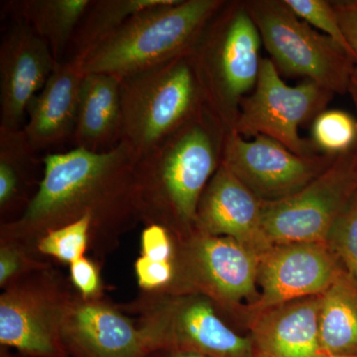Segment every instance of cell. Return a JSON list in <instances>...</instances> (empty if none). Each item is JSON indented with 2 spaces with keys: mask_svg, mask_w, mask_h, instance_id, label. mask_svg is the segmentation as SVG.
<instances>
[{
  "mask_svg": "<svg viewBox=\"0 0 357 357\" xmlns=\"http://www.w3.org/2000/svg\"><path fill=\"white\" fill-rule=\"evenodd\" d=\"M134 162L122 142L103 152L76 147L47 154L36 192L20 217L0 225V238L36 251L37 241L47 231L89 215V249L103 259L140 222L133 198Z\"/></svg>",
  "mask_w": 357,
  "mask_h": 357,
  "instance_id": "6da1fadb",
  "label": "cell"
},
{
  "mask_svg": "<svg viewBox=\"0 0 357 357\" xmlns=\"http://www.w3.org/2000/svg\"><path fill=\"white\" fill-rule=\"evenodd\" d=\"M227 132L206 107L135 160L133 198L140 222L161 225L176 238L194 231L204 189L222 164Z\"/></svg>",
  "mask_w": 357,
  "mask_h": 357,
  "instance_id": "7a4b0ae2",
  "label": "cell"
},
{
  "mask_svg": "<svg viewBox=\"0 0 357 357\" xmlns=\"http://www.w3.org/2000/svg\"><path fill=\"white\" fill-rule=\"evenodd\" d=\"M225 2L167 0L134 14L112 36L75 62L84 75L100 73L121 79L190 55Z\"/></svg>",
  "mask_w": 357,
  "mask_h": 357,
  "instance_id": "3957f363",
  "label": "cell"
},
{
  "mask_svg": "<svg viewBox=\"0 0 357 357\" xmlns=\"http://www.w3.org/2000/svg\"><path fill=\"white\" fill-rule=\"evenodd\" d=\"M262 44L243 2H225L190 54L206 107L227 132L234 130L244 95L257 83Z\"/></svg>",
  "mask_w": 357,
  "mask_h": 357,
  "instance_id": "277c9868",
  "label": "cell"
},
{
  "mask_svg": "<svg viewBox=\"0 0 357 357\" xmlns=\"http://www.w3.org/2000/svg\"><path fill=\"white\" fill-rule=\"evenodd\" d=\"M122 137L135 160L206 109L203 89L190 55L123 77Z\"/></svg>",
  "mask_w": 357,
  "mask_h": 357,
  "instance_id": "5b68a950",
  "label": "cell"
},
{
  "mask_svg": "<svg viewBox=\"0 0 357 357\" xmlns=\"http://www.w3.org/2000/svg\"><path fill=\"white\" fill-rule=\"evenodd\" d=\"M121 309L135 316L149 352L178 349L211 357H255L251 338L230 328L203 295L141 292Z\"/></svg>",
  "mask_w": 357,
  "mask_h": 357,
  "instance_id": "8992f818",
  "label": "cell"
},
{
  "mask_svg": "<svg viewBox=\"0 0 357 357\" xmlns=\"http://www.w3.org/2000/svg\"><path fill=\"white\" fill-rule=\"evenodd\" d=\"M279 73L307 77L331 93H345L354 76L351 54L312 29L282 0L243 2Z\"/></svg>",
  "mask_w": 357,
  "mask_h": 357,
  "instance_id": "52a82bcc",
  "label": "cell"
},
{
  "mask_svg": "<svg viewBox=\"0 0 357 357\" xmlns=\"http://www.w3.org/2000/svg\"><path fill=\"white\" fill-rule=\"evenodd\" d=\"M75 289L53 266L22 277L0 296V344L24 357H68L62 326Z\"/></svg>",
  "mask_w": 357,
  "mask_h": 357,
  "instance_id": "ba28073f",
  "label": "cell"
},
{
  "mask_svg": "<svg viewBox=\"0 0 357 357\" xmlns=\"http://www.w3.org/2000/svg\"><path fill=\"white\" fill-rule=\"evenodd\" d=\"M175 246L173 281L162 293L199 294L227 310L244 300L255 304L259 257L252 251L231 237L195 230L182 238L175 237Z\"/></svg>",
  "mask_w": 357,
  "mask_h": 357,
  "instance_id": "9c48e42d",
  "label": "cell"
},
{
  "mask_svg": "<svg viewBox=\"0 0 357 357\" xmlns=\"http://www.w3.org/2000/svg\"><path fill=\"white\" fill-rule=\"evenodd\" d=\"M357 190V148L338 154L331 166L297 194L262 203V227L272 245L326 243L338 215Z\"/></svg>",
  "mask_w": 357,
  "mask_h": 357,
  "instance_id": "30bf717a",
  "label": "cell"
},
{
  "mask_svg": "<svg viewBox=\"0 0 357 357\" xmlns=\"http://www.w3.org/2000/svg\"><path fill=\"white\" fill-rule=\"evenodd\" d=\"M333 93L307 79L288 86L270 59H263L255 91L244 98L234 130L243 137L267 136L301 156L318 154L314 142L301 137L299 128L321 114Z\"/></svg>",
  "mask_w": 357,
  "mask_h": 357,
  "instance_id": "8fae6325",
  "label": "cell"
},
{
  "mask_svg": "<svg viewBox=\"0 0 357 357\" xmlns=\"http://www.w3.org/2000/svg\"><path fill=\"white\" fill-rule=\"evenodd\" d=\"M335 157L326 153L301 156L267 136L248 140L229 131L223 141L222 164L262 203H271L304 189Z\"/></svg>",
  "mask_w": 357,
  "mask_h": 357,
  "instance_id": "7c38bea8",
  "label": "cell"
},
{
  "mask_svg": "<svg viewBox=\"0 0 357 357\" xmlns=\"http://www.w3.org/2000/svg\"><path fill=\"white\" fill-rule=\"evenodd\" d=\"M342 266L326 243L275 244L259 258L257 312L289 301L321 295Z\"/></svg>",
  "mask_w": 357,
  "mask_h": 357,
  "instance_id": "4fadbf2b",
  "label": "cell"
},
{
  "mask_svg": "<svg viewBox=\"0 0 357 357\" xmlns=\"http://www.w3.org/2000/svg\"><path fill=\"white\" fill-rule=\"evenodd\" d=\"M59 62L29 25L13 20L0 43V128L21 129L30 100Z\"/></svg>",
  "mask_w": 357,
  "mask_h": 357,
  "instance_id": "5bb4252c",
  "label": "cell"
},
{
  "mask_svg": "<svg viewBox=\"0 0 357 357\" xmlns=\"http://www.w3.org/2000/svg\"><path fill=\"white\" fill-rule=\"evenodd\" d=\"M62 344L68 357H145L142 333L119 307L75 292L66 312Z\"/></svg>",
  "mask_w": 357,
  "mask_h": 357,
  "instance_id": "9a60e30c",
  "label": "cell"
},
{
  "mask_svg": "<svg viewBox=\"0 0 357 357\" xmlns=\"http://www.w3.org/2000/svg\"><path fill=\"white\" fill-rule=\"evenodd\" d=\"M261 211L262 202L220 164L199 201L194 230L231 237L260 258L273 246L263 230Z\"/></svg>",
  "mask_w": 357,
  "mask_h": 357,
  "instance_id": "2e32d148",
  "label": "cell"
},
{
  "mask_svg": "<svg viewBox=\"0 0 357 357\" xmlns=\"http://www.w3.org/2000/svg\"><path fill=\"white\" fill-rule=\"evenodd\" d=\"M321 295L255 312L250 324L255 357H328L319 337Z\"/></svg>",
  "mask_w": 357,
  "mask_h": 357,
  "instance_id": "e0dca14e",
  "label": "cell"
},
{
  "mask_svg": "<svg viewBox=\"0 0 357 357\" xmlns=\"http://www.w3.org/2000/svg\"><path fill=\"white\" fill-rule=\"evenodd\" d=\"M84 76L77 62L58 63L43 89L30 100L23 130L35 151L74 138Z\"/></svg>",
  "mask_w": 357,
  "mask_h": 357,
  "instance_id": "ac0fdd59",
  "label": "cell"
},
{
  "mask_svg": "<svg viewBox=\"0 0 357 357\" xmlns=\"http://www.w3.org/2000/svg\"><path fill=\"white\" fill-rule=\"evenodd\" d=\"M121 82L119 77L100 73L84 74L73 138L77 148L103 152L121 143Z\"/></svg>",
  "mask_w": 357,
  "mask_h": 357,
  "instance_id": "d6986e66",
  "label": "cell"
},
{
  "mask_svg": "<svg viewBox=\"0 0 357 357\" xmlns=\"http://www.w3.org/2000/svg\"><path fill=\"white\" fill-rule=\"evenodd\" d=\"M93 0H9L2 13L21 20L50 47L57 62H63L77 26Z\"/></svg>",
  "mask_w": 357,
  "mask_h": 357,
  "instance_id": "ffe728a7",
  "label": "cell"
},
{
  "mask_svg": "<svg viewBox=\"0 0 357 357\" xmlns=\"http://www.w3.org/2000/svg\"><path fill=\"white\" fill-rule=\"evenodd\" d=\"M21 129L0 128V215L1 223L20 217L31 201L39 161Z\"/></svg>",
  "mask_w": 357,
  "mask_h": 357,
  "instance_id": "44dd1931",
  "label": "cell"
},
{
  "mask_svg": "<svg viewBox=\"0 0 357 357\" xmlns=\"http://www.w3.org/2000/svg\"><path fill=\"white\" fill-rule=\"evenodd\" d=\"M319 321L326 356H357V280L344 268L321 294Z\"/></svg>",
  "mask_w": 357,
  "mask_h": 357,
  "instance_id": "7402d4cb",
  "label": "cell"
},
{
  "mask_svg": "<svg viewBox=\"0 0 357 357\" xmlns=\"http://www.w3.org/2000/svg\"><path fill=\"white\" fill-rule=\"evenodd\" d=\"M167 0H93L77 26L64 61H79L141 10Z\"/></svg>",
  "mask_w": 357,
  "mask_h": 357,
  "instance_id": "603a6c76",
  "label": "cell"
},
{
  "mask_svg": "<svg viewBox=\"0 0 357 357\" xmlns=\"http://www.w3.org/2000/svg\"><path fill=\"white\" fill-rule=\"evenodd\" d=\"M93 222L89 215L76 222L49 230L36 243L37 253L42 257H51L72 264L86 256L91 245Z\"/></svg>",
  "mask_w": 357,
  "mask_h": 357,
  "instance_id": "cb8c5ba5",
  "label": "cell"
},
{
  "mask_svg": "<svg viewBox=\"0 0 357 357\" xmlns=\"http://www.w3.org/2000/svg\"><path fill=\"white\" fill-rule=\"evenodd\" d=\"M312 134L314 146L324 153H344L356 144L357 121L342 110H328L314 119Z\"/></svg>",
  "mask_w": 357,
  "mask_h": 357,
  "instance_id": "d4e9b609",
  "label": "cell"
},
{
  "mask_svg": "<svg viewBox=\"0 0 357 357\" xmlns=\"http://www.w3.org/2000/svg\"><path fill=\"white\" fill-rule=\"evenodd\" d=\"M326 243L345 271L357 280V190L333 223Z\"/></svg>",
  "mask_w": 357,
  "mask_h": 357,
  "instance_id": "484cf974",
  "label": "cell"
},
{
  "mask_svg": "<svg viewBox=\"0 0 357 357\" xmlns=\"http://www.w3.org/2000/svg\"><path fill=\"white\" fill-rule=\"evenodd\" d=\"M41 257L20 241L0 238V288L3 290L26 275L52 266Z\"/></svg>",
  "mask_w": 357,
  "mask_h": 357,
  "instance_id": "4316f807",
  "label": "cell"
},
{
  "mask_svg": "<svg viewBox=\"0 0 357 357\" xmlns=\"http://www.w3.org/2000/svg\"><path fill=\"white\" fill-rule=\"evenodd\" d=\"M289 8L307 24L318 28L335 40L347 53L354 54L345 40L332 2L326 0H284ZM356 60V59H354Z\"/></svg>",
  "mask_w": 357,
  "mask_h": 357,
  "instance_id": "83f0119b",
  "label": "cell"
},
{
  "mask_svg": "<svg viewBox=\"0 0 357 357\" xmlns=\"http://www.w3.org/2000/svg\"><path fill=\"white\" fill-rule=\"evenodd\" d=\"M69 280L73 288L86 299L103 297V284L100 267L96 260L84 257L69 265Z\"/></svg>",
  "mask_w": 357,
  "mask_h": 357,
  "instance_id": "f1b7e54d",
  "label": "cell"
},
{
  "mask_svg": "<svg viewBox=\"0 0 357 357\" xmlns=\"http://www.w3.org/2000/svg\"><path fill=\"white\" fill-rule=\"evenodd\" d=\"M340 29L357 63V0L332 2Z\"/></svg>",
  "mask_w": 357,
  "mask_h": 357,
  "instance_id": "f546056e",
  "label": "cell"
},
{
  "mask_svg": "<svg viewBox=\"0 0 357 357\" xmlns=\"http://www.w3.org/2000/svg\"><path fill=\"white\" fill-rule=\"evenodd\" d=\"M145 357H211L196 351H178V349H156L148 352Z\"/></svg>",
  "mask_w": 357,
  "mask_h": 357,
  "instance_id": "4dcf8cb0",
  "label": "cell"
},
{
  "mask_svg": "<svg viewBox=\"0 0 357 357\" xmlns=\"http://www.w3.org/2000/svg\"><path fill=\"white\" fill-rule=\"evenodd\" d=\"M0 357H20L13 356L10 351H9V349H6V347H2L0 349ZM24 357V356H23Z\"/></svg>",
  "mask_w": 357,
  "mask_h": 357,
  "instance_id": "1f68e13d",
  "label": "cell"
},
{
  "mask_svg": "<svg viewBox=\"0 0 357 357\" xmlns=\"http://www.w3.org/2000/svg\"><path fill=\"white\" fill-rule=\"evenodd\" d=\"M331 357H357V356H331Z\"/></svg>",
  "mask_w": 357,
  "mask_h": 357,
  "instance_id": "d6a6232c",
  "label": "cell"
}]
</instances>
